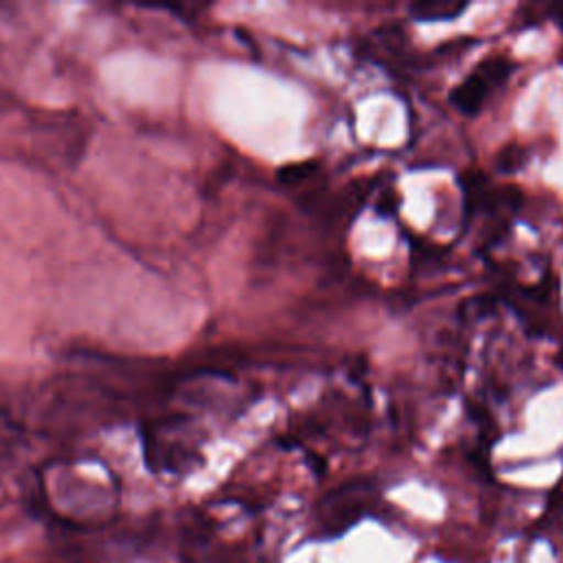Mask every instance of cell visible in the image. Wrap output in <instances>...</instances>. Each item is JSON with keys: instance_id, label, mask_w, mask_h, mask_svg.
<instances>
[{"instance_id": "277c9868", "label": "cell", "mask_w": 563, "mask_h": 563, "mask_svg": "<svg viewBox=\"0 0 563 563\" xmlns=\"http://www.w3.org/2000/svg\"><path fill=\"white\" fill-rule=\"evenodd\" d=\"M317 169V163L312 161H301V163H290V165H284L279 172H277V178L286 185H297L306 178H310V174Z\"/></svg>"}, {"instance_id": "3957f363", "label": "cell", "mask_w": 563, "mask_h": 563, "mask_svg": "<svg viewBox=\"0 0 563 563\" xmlns=\"http://www.w3.org/2000/svg\"><path fill=\"white\" fill-rule=\"evenodd\" d=\"M466 9L464 2H451V0H424L411 4V15L416 20L429 22V20H455Z\"/></svg>"}, {"instance_id": "6da1fadb", "label": "cell", "mask_w": 563, "mask_h": 563, "mask_svg": "<svg viewBox=\"0 0 563 563\" xmlns=\"http://www.w3.org/2000/svg\"><path fill=\"white\" fill-rule=\"evenodd\" d=\"M512 68L515 64L504 55H493L479 62L473 68V73L464 81H460L451 92V106L462 114H477L484 108V103L493 97V92L501 88V84L510 77Z\"/></svg>"}, {"instance_id": "7a4b0ae2", "label": "cell", "mask_w": 563, "mask_h": 563, "mask_svg": "<svg viewBox=\"0 0 563 563\" xmlns=\"http://www.w3.org/2000/svg\"><path fill=\"white\" fill-rule=\"evenodd\" d=\"M367 506V493L361 484H347L334 490L323 501L321 512V530L325 537H336L347 530L354 521L361 519Z\"/></svg>"}]
</instances>
